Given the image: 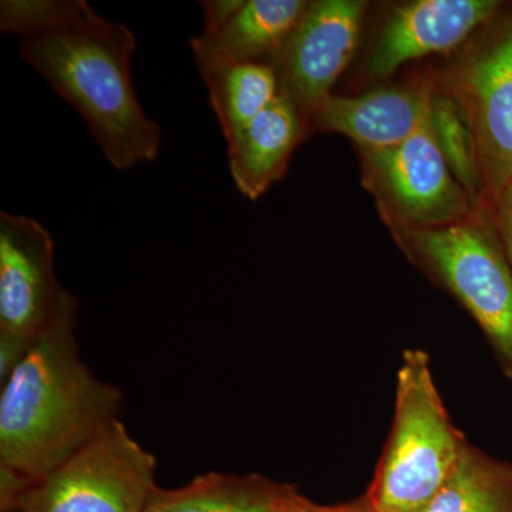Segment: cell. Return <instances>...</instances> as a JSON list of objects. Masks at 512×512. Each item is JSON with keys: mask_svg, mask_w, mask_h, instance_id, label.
Here are the masks:
<instances>
[{"mask_svg": "<svg viewBox=\"0 0 512 512\" xmlns=\"http://www.w3.org/2000/svg\"><path fill=\"white\" fill-rule=\"evenodd\" d=\"M323 512H373L367 507L366 501L359 500L355 503L339 504V505H326Z\"/></svg>", "mask_w": 512, "mask_h": 512, "instance_id": "ffe728a7", "label": "cell"}, {"mask_svg": "<svg viewBox=\"0 0 512 512\" xmlns=\"http://www.w3.org/2000/svg\"><path fill=\"white\" fill-rule=\"evenodd\" d=\"M225 140L238 133L279 96V77L269 63H238L201 74Z\"/></svg>", "mask_w": 512, "mask_h": 512, "instance_id": "2e32d148", "label": "cell"}, {"mask_svg": "<svg viewBox=\"0 0 512 512\" xmlns=\"http://www.w3.org/2000/svg\"><path fill=\"white\" fill-rule=\"evenodd\" d=\"M306 0H241L220 26L191 40L201 74L238 63H269L305 12Z\"/></svg>", "mask_w": 512, "mask_h": 512, "instance_id": "7c38bea8", "label": "cell"}, {"mask_svg": "<svg viewBox=\"0 0 512 512\" xmlns=\"http://www.w3.org/2000/svg\"><path fill=\"white\" fill-rule=\"evenodd\" d=\"M433 66L434 83L461 107L476 138L490 204L512 184V5Z\"/></svg>", "mask_w": 512, "mask_h": 512, "instance_id": "5b68a950", "label": "cell"}, {"mask_svg": "<svg viewBox=\"0 0 512 512\" xmlns=\"http://www.w3.org/2000/svg\"><path fill=\"white\" fill-rule=\"evenodd\" d=\"M491 217L497 229L498 238L512 269V184L505 188L503 194L490 202Z\"/></svg>", "mask_w": 512, "mask_h": 512, "instance_id": "ac0fdd59", "label": "cell"}, {"mask_svg": "<svg viewBox=\"0 0 512 512\" xmlns=\"http://www.w3.org/2000/svg\"><path fill=\"white\" fill-rule=\"evenodd\" d=\"M53 255V239L42 224L0 214V333L36 340L45 330L63 289Z\"/></svg>", "mask_w": 512, "mask_h": 512, "instance_id": "30bf717a", "label": "cell"}, {"mask_svg": "<svg viewBox=\"0 0 512 512\" xmlns=\"http://www.w3.org/2000/svg\"><path fill=\"white\" fill-rule=\"evenodd\" d=\"M503 6L498 0H414L390 6L353 74L357 87L389 82L407 64L427 57L453 55Z\"/></svg>", "mask_w": 512, "mask_h": 512, "instance_id": "ba28073f", "label": "cell"}, {"mask_svg": "<svg viewBox=\"0 0 512 512\" xmlns=\"http://www.w3.org/2000/svg\"><path fill=\"white\" fill-rule=\"evenodd\" d=\"M9 512H20V511H18V510H13V511H9Z\"/></svg>", "mask_w": 512, "mask_h": 512, "instance_id": "7402d4cb", "label": "cell"}, {"mask_svg": "<svg viewBox=\"0 0 512 512\" xmlns=\"http://www.w3.org/2000/svg\"><path fill=\"white\" fill-rule=\"evenodd\" d=\"M36 340L0 333V384L6 382L16 367L26 359Z\"/></svg>", "mask_w": 512, "mask_h": 512, "instance_id": "d6986e66", "label": "cell"}, {"mask_svg": "<svg viewBox=\"0 0 512 512\" xmlns=\"http://www.w3.org/2000/svg\"><path fill=\"white\" fill-rule=\"evenodd\" d=\"M77 302L62 289L56 311L0 392V464L40 480L119 419L123 394L79 355Z\"/></svg>", "mask_w": 512, "mask_h": 512, "instance_id": "7a4b0ae2", "label": "cell"}, {"mask_svg": "<svg viewBox=\"0 0 512 512\" xmlns=\"http://www.w3.org/2000/svg\"><path fill=\"white\" fill-rule=\"evenodd\" d=\"M0 29L20 37V55L79 111L114 168L156 160L161 130L134 92L127 26L83 0H3Z\"/></svg>", "mask_w": 512, "mask_h": 512, "instance_id": "6da1fadb", "label": "cell"}, {"mask_svg": "<svg viewBox=\"0 0 512 512\" xmlns=\"http://www.w3.org/2000/svg\"><path fill=\"white\" fill-rule=\"evenodd\" d=\"M356 153L363 187L390 232L447 227L477 210L441 156L429 114L399 146Z\"/></svg>", "mask_w": 512, "mask_h": 512, "instance_id": "8992f818", "label": "cell"}, {"mask_svg": "<svg viewBox=\"0 0 512 512\" xmlns=\"http://www.w3.org/2000/svg\"><path fill=\"white\" fill-rule=\"evenodd\" d=\"M157 460L117 420L52 473L33 481L20 512H146Z\"/></svg>", "mask_w": 512, "mask_h": 512, "instance_id": "52a82bcc", "label": "cell"}, {"mask_svg": "<svg viewBox=\"0 0 512 512\" xmlns=\"http://www.w3.org/2000/svg\"><path fill=\"white\" fill-rule=\"evenodd\" d=\"M308 121L285 94L228 138L229 171L242 195L255 201L285 177L296 148L311 136Z\"/></svg>", "mask_w": 512, "mask_h": 512, "instance_id": "4fadbf2b", "label": "cell"}, {"mask_svg": "<svg viewBox=\"0 0 512 512\" xmlns=\"http://www.w3.org/2000/svg\"><path fill=\"white\" fill-rule=\"evenodd\" d=\"M369 3L363 0L308 2L272 66L281 93L311 127L312 117L333 94L355 59Z\"/></svg>", "mask_w": 512, "mask_h": 512, "instance_id": "9c48e42d", "label": "cell"}, {"mask_svg": "<svg viewBox=\"0 0 512 512\" xmlns=\"http://www.w3.org/2000/svg\"><path fill=\"white\" fill-rule=\"evenodd\" d=\"M308 498L293 485L259 476L211 473L195 477L184 487H157L146 512H288Z\"/></svg>", "mask_w": 512, "mask_h": 512, "instance_id": "5bb4252c", "label": "cell"}, {"mask_svg": "<svg viewBox=\"0 0 512 512\" xmlns=\"http://www.w3.org/2000/svg\"><path fill=\"white\" fill-rule=\"evenodd\" d=\"M434 66L416 67L356 94L333 93L311 120V130L342 134L355 148H389L407 140L429 114Z\"/></svg>", "mask_w": 512, "mask_h": 512, "instance_id": "8fae6325", "label": "cell"}, {"mask_svg": "<svg viewBox=\"0 0 512 512\" xmlns=\"http://www.w3.org/2000/svg\"><path fill=\"white\" fill-rule=\"evenodd\" d=\"M326 505H319L312 503L311 500H306L305 503L298 505L293 510L288 512H323L325 511Z\"/></svg>", "mask_w": 512, "mask_h": 512, "instance_id": "44dd1931", "label": "cell"}, {"mask_svg": "<svg viewBox=\"0 0 512 512\" xmlns=\"http://www.w3.org/2000/svg\"><path fill=\"white\" fill-rule=\"evenodd\" d=\"M420 512H512V466L466 444L446 483Z\"/></svg>", "mask_w": 512, "mask_h": 512, "instance_id": "9a60e30c", "label": "cell"}, {"mask_svg": "<svg viewBox=\"0 0 512 512\" xmlns=\"http://www.w3.org/2000/svg\"><path fill=\"white\" fill-rule=\"evenodd\" d=\"M467 441L454 427L430 357L406 350L397 375L392 433L363 500L373 512H420L456 468Z\"/></svg>", "mask_w": 512, "mask_h": 512, "instance_id": "3957f363", "label": "cell"}, {"mask_svg": "<svg viewBox=\"0 0 512 512\" xmlns=\"http://www.w3.org/2000/svg\"><path fill=\"white\" fill-rule=\"evenodd\" d=\"M404 254L436 279L476 319L512 377V269L490 205L433 229L392 231Z\"/></svg>", "mask_w": 512, "mask_h": 512, "instance_id": "277c9868", "label": "cell"}, {"mask_svg": "<svg viewBox=\"0 0 512 512\" xmlns=\"http://www.w3.org/2000/svg\"><path fill=\"white\" fill-rule=\"evenodd\" d=\"M434 138L447 167L477 208L487 205L476 138L463 110L434 83L429 104Z\"/></svg>", "mask_w": 512, "mask_h": 512, "instance_id": "e0dca14e", "label": "cell"}]
</instances>
